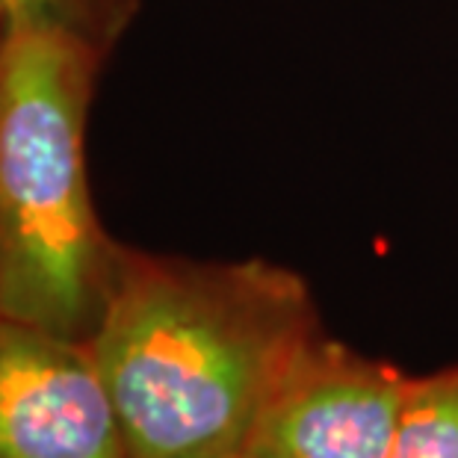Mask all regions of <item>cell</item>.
I'll list each match as a JSON object with an SVG mask.
<instances>
[{
	"mask_svg": "<svg viewBox=\"0 0 458 458\" xmlns=\"http://www.w3.org/2000/svg\"><path fill=\"white\" fill-rule=\"evenodd\" d=\"M13 21L60 27L110 56L128 36L145 0H4Z\"/></svg>",
	"mask_w": 458,
	"mask_h": 458,
	"instance_id": "6",
	"label": "cell"
},
{
	"mask_svg": "<svg viewBox=\"0 0 458 458\" xmlns=\"http://www.w3.org/2000/svg\"><path fill=\"white\" fill-rule=\"evenodd\" d=\"M387 458H458V360L408 378Z\"/></svg>",
	"mask_w": 458,
	"mask_h": 458,
	"instance_id": "5",
	"label": "cell"
},
{
	"mask_svg": "<svg viewBox=\"0 0 458 458\" xmlns=\"http://www.w3.org/2000/svg\"><path fill=\"white\" fill-rule=\"evenodd\" d=\"M106 60L60 27L13 18L0 42V314L77 340L98 328L124 251L86 165Z\"/></svg>",
	"mask_w": 458,
	"mask_h": 458,
	"instance_id": "2",
	"label": "cell"
},
{
	"mask_svg": "<svg viewBox=\"0 0 458 458\" xmlns=\"http://www.w3.org/2000/svg\"><path fill=\"white\" fill-rule=\"evenodd\" d=\"M408 378L323 331L272 391L240 458H387Z\"/></svg>",
	"mask_w": 458,
	"mask_h": 458,
	"instance_id": "3",
	"label": "cell"
},
{
	"mask_svg": "<svg viewBox=\"0 0 458 458\" xmlns=\"http://www.w3.org/2000/svg\"><path fill=\"white\" fill-rule=\"evenodd\" d=\"M0 458H128L89 340L0 314Z\"/></svg>",
	"mask_w": 458,
	"mask_h": 458,
	"instance_id": "4",
	"label": "cell"
},
{
	"mask_svg": "<svg viewBox=\"0 0 458 458\" xmlns=\"http://www.w3.org/2000/svg\"><path fill=\"white\" fill-rule=\"evenodd\" d=\"M323 331L314 290L284 263L124 242L89 349L128 458H240L272 391Z\"/></svg>",
	"mask_w": 458,
	"mask_h": 458,
	"instance_id": "1",
	"label": "cell"
},
{
	"mask_svg": "<svg viewBox=\"0 0 458 458\" xmlns=\"http://www.w3.org/2000/svg\"><path fill=\"white\" fill-rule=\"evenodd\" d=\"M6 24H9V9H6V4H4V0H0V42H4Z\"/></svg>",
	"mask_w": 458,
	"mask_h": 458,
	"instance_id": "7",
	"label": "cell"
}]
</instances>
